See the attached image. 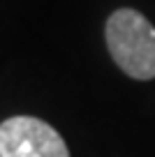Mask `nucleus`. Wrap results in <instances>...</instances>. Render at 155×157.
<instances>
[{
    "label": "nucleus",
    "instance_id": "obj_1",
    "mask_svg": "<svg viewBox=\"0 0 155 157\" xmlns=\"http://www.w3.org/2000/svg\"><path fill=\"white\" fill-rule=\"evenodd\" d=\"M107 49L113 63L137 81L155 78V28L141 12L121 7L104 25Z\"/></svg>",
    "mask_w": 155,
    "mask_h": 157
},
{
    "label": "nucleus",
    "instance_id": "obj_2",
    "mask_svg": "<svg viewBox=\"0 0 155 157\" xmlns=\"http://www.w3.org/2000/svg\"><path fill=\"white\" fill-rule=\"evenodd\" d=\"M0 157H70V150L49 123L12 116L0 123Z\"/></svg>",
    "mask_w": 155,
    "mask_h": 157
}]
</instances>
